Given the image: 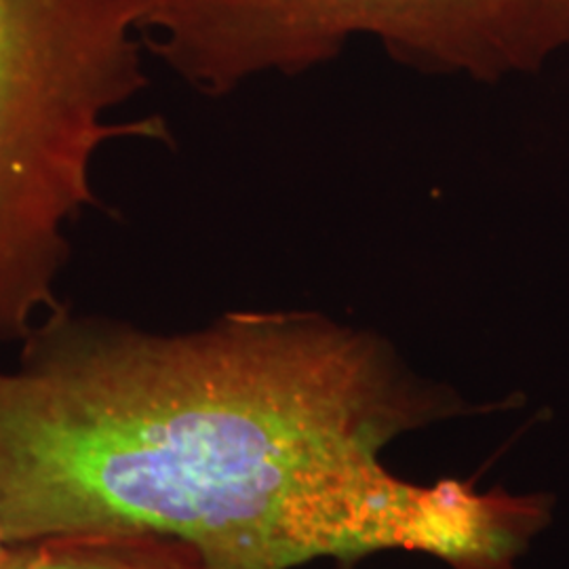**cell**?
<instances>
[{"label": "cell", "instance_id": "cell-1", "mask_svg": "<svg viewBox=\"0 0 569 569\" xmlns=\"http://www.w3.org/2000/svg\"><path fill=\"white\" fill-rule=\"evenodd\" d=\"M0 369V531H148L209 569L409 550L458 563L477 491L392 475L382 449L477 411L371 331L315 312H228L154 333L66 305Z\"/></svg>", "mask_w": 569, "mask_h": 569}, {"label": "cell", "instance_id": "cell-2", "mask_svg": "<svg viewBox=\"0 0 569 569\" xmlns=\"http://www.w3.org/2000/svg\"><path fill=\"white\" fill-rule=\"evenodd\" d=\"M143 16L146 0H0V345L66 306V226L100 207V148L169 142L159 117H108L148 87Z\"/></svg>", "mask_w": 569, "mask_h": 569}, {"label": "cell", "instance_id": "cell-4", "mask_svg": "<svg viewBox=\"0 0 569 569\" xmlns=\"http://www.w3.org/2000/svg\"><path fill=\"white\" fill-rule=\"evenodd\" d=\"M0 569H209L182 540L148 531L53 536L16 545Z\"/></svg>", "mask_w": 569, "mask_h": 569}, {"label": "cell", "instance_id": "cell-3", "mask_svg": "<svg viewBox=\"0 0 569 569\" xmlns=\"http://www.w3.org/2000/svg\"><path fill=\"white\" fill-rule=\"evenodd\" d=\"M142 37L213 98L298 77L357 39L418 72L498 82L569 49V0H146Z\"/></svg>", "mask_w": 569, "mask_h": 569}, {"label": "cell", "instance_id": "cell-5", "mask_svg": "<svg viewBox=\"0 0 569 569\" xmlns=\"http://www.w3.org/2000/svg\"><path fill=\"white\" fill-rule=\"evenodd\" d=\"M13 549H16V545L9 542V540L4 538V533L0 531V568L9 561V557L13 555Z\"/></svg>", "mask_w": 569, "mask_h": 569}]
</instances>
